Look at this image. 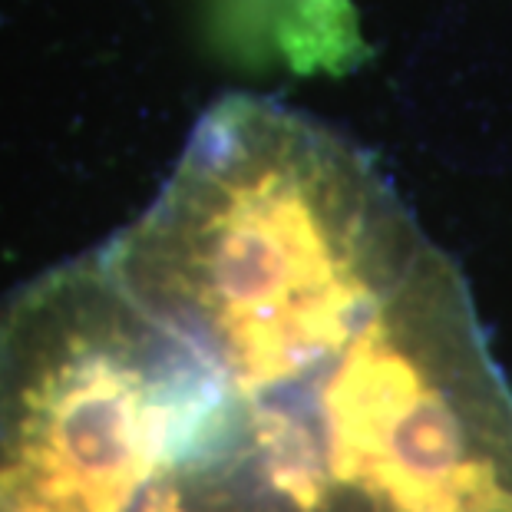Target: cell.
Returning <instances> with one entry per match:
<instances>
[{
    "mask_svg": "<svg viewBox=\"0 0 512 512\" xmlns=\"http://www.w3.org/2000/svg\"><path fill=\"white\" fill-rule=\"evenodd\" d=\"M228 400L222 370L103 248L67 261L0 311V512H139Z\"/></svg>",
    "mask_w": 512,
    "mask_h": 512,
    "instance_id": "obj_1",
    "label": "cell"
},
{
    "mask_svg": "<svg viewBox=\"0 0 512 512\" xmlns=\"http://www.w3.org/2000/svg\"><path fill=\"white\" fill-rule=\"evenodd\" d=\"M324 512H512V394L423 242L314 374Z\"/></svg>",
    "mask_w": 512,
    "mask_h": 512,
    "instance_id": "obj_2",
    "label": "cell"
},
{
    "mask_svg": "<svg viewBox=\"0 0 512 512\" xmlns=\"http://www.w3.org/2000/svg\"><path fill=\"white\" fill-rule=\"evenodd\" d=\"M139 512H291L261 489L219 443L189 456L149 489Z\"/></svg>",
    "mask_w": 512,
    "mask_h": 512,
    "instance_id": "obj_3",
    "label": "cell"
}]
</instances>
